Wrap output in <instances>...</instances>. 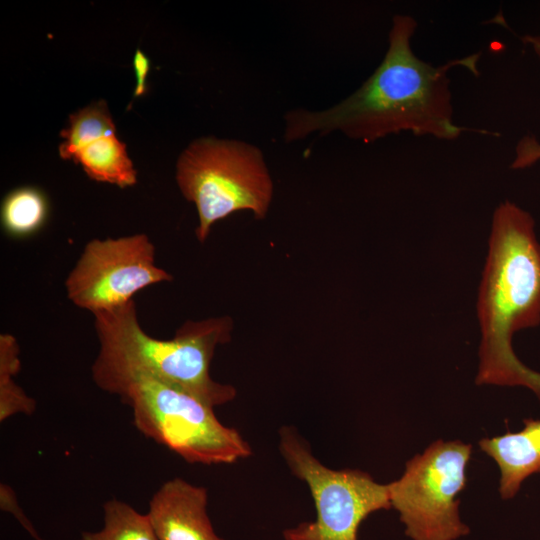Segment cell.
<instances>
[{
  "label": "cell",
  "mask_w": 540,
  "mask_h": 540,
  "mask_svg": "<svg viewBox=\"0 0 540 540\" xmlns=\"http://www.w3.org/2000/svg\"><path fill=\"white\" fill-rule=\"evenodd\" d=\"M72 160L80 164L91 179L98 182L126 188L137 181V173L126 146L115 133L84 146L75 153Z\"/></svg>",
  "instance_id": "obj_11"
},
{
  "label": "cell",
  "mask_w": 540,
  "mask_h": 540,
  "mask_svg": "<svg viewBox=\"0 0 540 540\" xmlns=\"http://www.w3.org/2000/svg\"><path fill=\"white\" fill-rule=\"evenodd\" d=\"M48 214V200L40 189L32 186L19 187L10 191L3 199L1 223L8 236L22 239L41 230Z\"/></svg>",
  "instance_id": "obj_12"
},
{
  "label": "cell",
  "mask_w": 540,
  "mask_h": 540,
  "mask_svg": "<svg viewBox=\"0 0 540 540\" xmlns=\"http://www.w3.org/2000/svg\"><path fill=\"white\" fill-rule=\"evenodd\" d=\"M416 28L413 17L395 15L388 49L373 74L354 93L331 108L288 111L284 117V141L294 142L314 133L325 136L337 131L365 143L402 131L440 140H455L465 131L496 135L462 127L453 121L448 73L463 66L478 76L481 53L434 66L418 58L412 50L411 39Z\"/></svg>",
  "instance_id": "obj_1"
},
{
  "label": "cell",
  "mask_w": 540,
  "mask_h": 540,
  "mask_svg": "<svg viewBox=\"0 0 540 540\" xmlns=\"http://www.w3.org/2000/svg\"><path fill=\"white\" fill-rule=\"evenodd\" d=\"M14 378L13 374L0 372V422L20 413L32 415L36 410L35 399Z\"/></svg>",
  "instance_id": "obj_15"
},
{
  "label": "cell",
  "mask_w": 540,
  "mask_h": 540,
  "mask_svg": "<svg viewBox=\"0 0 540 540\" xmlns=\"http://www.w3.org/2000/svg\"><path fill=\"white\" fill-rule=\"evenodd\" d=\"M524 44L531 46L540 59V36L525 35L521 37ZM540 160V143L533 137L525 136L519 140L515 149V158L511 164L512 169H523Z\"/></svg>",
  "instance_id": "obj_16"
},
{
  "label": "cell",
  "mask_w": 540,
  "mask_h": 540,
  "mask_svg": "<svg viewBox=\"0 0 540 540\" xmlns=\"http://www.w3.org/2000/svg\"><path fill=\"white\" fill-rule=\"evenodd\" d=\"M471 454L470 444L437 440L388 484L391 507L412 540H456L469 533L459 517L457 495L466 486Z\"/></svg>",
  "instance_id": "obj_7"
},
{
  "label": "cell",
  "mask_w": 540,
  "mask_h": 540,
  "mask_svg": "<svg viewBox=\"0 0 540 540\" xmlns=\"http://www.w3.org/2000/svg\"><path fill=\"white\" fill-rule=\"evenodd\" d=\"M133 67L136 76V85L133 97H139L146 93V80L150 71V60L141 51L137 50L133 58Z\"/></svg>",
  "instance_id": "obj_18"
},
{
  "label": "cell",
  "mask_w": 540,
  "mask_h": 540,
  "mask_svg": "<svg viewBox=\"0 0 540 540\" xmlns=\"http://www.w3.org/2000/svg\"><path fill=\"white\" fill-rule=\"evenodd\" d=\"M176 181L198 213L196 237L204 242L219 220L242 210L263 219L273 196V182L257 146L213 136L192 141L176 164Z\"/></svg>",
  "instance_id": "obj_5"
},
{
  "label": "cell",
  "mask_w": 540,
  "mask_h": 540,
  "mask_svg": "<svg viewBox=\"0 0 540 540\" xmlns=\"http://www.w3.org/2000/svg\"><path fill=\"white\" fill-rule=\"evenodd\" d=\"M94 317L99 351L91 367L93 381L141 373L181 388L213 408L236 396L233 386L213 380L209 371L216 347L230 340L229 317L188 321L169 340L143 330L134 300Z\"/></svg>",
  "instance_id": "obj_3"
},
{
  "label": "cell",
  "mask_w": 540,
  "mask_h": 540,
  "mask_svg": "<svg viewBox=\"0 0 540 540\" xmlns=\"http://www.w3.org/2000/svg\"><path fill=\"white\" fill-rule=\"evenodd\" d=\"M524 428L479 441L480 449L491 457L500 469L499 492L510 499L522 482L540 473V420L525 419Z\"/></svg>",
  "instance_id": "obj_10"
},
{
  "label": "cell",
  "mask_w": 540,
  "mask_h": 540,
  "mask_svg": "<svg viewBox=\"0 0 540 540\" xmlns=\"http://www.w3.org/2000/svg\"><path fill=\"white\" fill-rule=\"evenodd\" d=\"M532 216L505 201L493 213L478 292V385L523 386L540 399V373L512 348L518 330L540 324V243Z\"/></svg>",
  "instance_id": "obj_2"
},
{
  "label": "cell",
  "mask_w": 540,
  "mask_h": 540,
  "mask_svg": "<svg viewBox=\"0 0 540 540\" xmlns=\"http://www.w3.org/2000/svg\"><path fill=\"white\" fill-rule=\"evenodd\" d=\"M94 383L131 408L140 433L188 463L231 464L252 453L236 429L217 419L213 407L181 388L141 373L109 376Z\"/></svg>",
  "instance_id": "obj_4"
},
{
  "label": "cell",
  "mask_w": 540,
  "mask_h": 540,
  "mask_svg": "<svg viewBox=\"0 0 540 540\" xmlns=\"http://www.w3.org/2000/svg\"><path fill=\"white\" fill-rule=\"evenodd\" d=\"M207 503L205 487L173 478L154 493L146 514L158 540H224L214 531Z\"/></svg>",
  "instance_id": "obj_9"
},
{
  "label": "cell",
  "mask_w": 540,
  "mask_h": 540,
  "mask_svg": "<svg viewBox=\"0 0 540 540\" xmlns=\"http://www.w3.org/2000/svg\"><path fill=\"white\" fill-rule=\"evenodd\" d=\"M104 526L97 532H83L81 540H158L147 514L126 502L112 499L103 505Z\"/></svg>",
  "instance_id": "obj_14"
},
{
  "label": "cell",
  "mask_w": 540,
  "mask_h": 540,
  "mask_svg": "<svg viewBox=\"0 0 540 540\" xmlns=\"http://www.w3.org/2000/svg\"><path fill=\"white\" fill-rule=\"evenodd\" d=\"M155 263V246L143 233L89 241L65 280L68 299L93 315L133 301L142 289L171 281Z\"/></svg>",
  "instance_id": "obj_8"
},
{
  "label": "cell",
  "mask_w": 540,
  "mask_h": 540,
  "mask_svg": "<svg viewBox=\"0 0 540 540\" xmlns=\"http://www.w3.org/2000/svg\"><path fill=\"white\" fill-rule=\"evenodd\" d=\"M0 507L4 512L12 514L22 527L35 539L44 540L36 531L32 523L25 516L18 504L16 494L11 486L1 483L0 485Z\"/></svg>",
  "instance_id": "obj_17"
},
{
  "label": "cell",
  "mask_w": 540,
  "mask_h": 540,
  "mask_svg": "<svg viewBox=\"0 0 540 540\" xmlns=\"http://www.w3.org/2000/svg\"><path fill=\"white\" fill-rule=\"evenodd\" d=\"M279 436L281 455L307 484L316 508L315 520L285 529L284 540H357L361 523L371 513L391 508L388 484L361 470L328 468L293 427H282Z\"/></svg>",
  "instance_id": "obj_6"
},
{
  "label": "cell",
  "mask_w": 540,
  "mask_h": 540,
  "mask_svg": "<svg viewBox=\"0 0 540 540\" xmlns=\"http://www.w3.org/2000/svg\"><path fill=\"white\" fill-rule=\"evenodd\" d=\"M115 133V125L105 101L100 100L69 116L67 128L60 132L63 139L59 155L72 159L77 151L104 136Z\"/></svg>",
  "instance_id": "obj_13"
}]
</instances>
